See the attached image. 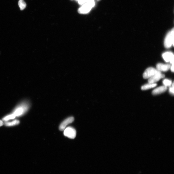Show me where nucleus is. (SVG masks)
I'll return each instance as SVG.
<instances>
[{"label": "nucleus", "instance_id": "13", "mask_svg": "<svg viewBox=\"0 0 174 174\" xmlns=\"http://www.w3.org/2000/svg\"><path fill=\"white\" fill-rule=\"evenodd\" d=\"M18 4L21 11L24 10L27 7V4L24 0H19Z\"/></svg>", "mask_w": 174, "mask_h": 174}, {"label": "nucleus", "instance_id": "17", "mask_svg": "<svg viewBox=\"0 0 174 174\" xmlns=\"http://www.w3.org/2000/svg\"><path fill=\"white\" fill-rule=\"evenodd\" d=\"M171 66L170 69L171 71L173 72H174V64H171Z\"/></svg>", "mask_w": 174, "mask_h": 174}, {"label": "nucleus", "instance_id": "10", "mask_svg": "<svg viewBox=\"0 0 174 174\" xmlns=\"http://www.w3.org/2000/svg\"><path fill=\"white\" fill-rule=\"evenodd\" d=\"M167 89V87H165L164 85L162 86L156 88V89L152 91V94L153 95L160 94L165 92Z\"/></svg>", "mask_w": 174, "mask_h": 174}, {"label": "nucleus", "instance_id": "19", "mask_svg": "<svg viewBox=\"0 0 174 174\" xmlns=\"http://www.w3.org/2000/svg\"><path fill=\"white\" fill-rule=\"evenodd\" d=\"M97 1H100V0H97Z\"/></svg>", "mask_w": 174, "mask_h": 174}, {"label": "nucleus", "instance_id": "5", "mask_svg": "<svg viewBox=\"0 0 174 174\" xmlns=\"http://www.w3.org/2000/svg\"><path fill=\"white\" fill-rule=\"evenodd\" d=\"M77 132L74 128L68 127L64 130V134L65 137L71 139H74L76 136Z\"/></svg>", "mask_w": 174, "mask_h": 174}, {"label": "nucleus", "instance_id": "8", "mask_svg": "<svg viewBox=\"0 0 174 174\" xmlns=\"http://www.w3.org/2000/svg\"><path fill=\"white\" fill-rule=\"evenodd\" d=\"M164 77H165V75L160 72L149 78L148 80V82L149 83H155L160 80L161 79Z\"/></svg>", "mask_w": 174, "mask_h": 174}, {"label": "nucleus", "instance_id": "2", "mask_svg": "<svg viewBox=\"0 0 174 174\" xmlns=\"http://www.w3.org/2000/svg\"><path fill=\"white\" fill-rule=\"evenodd\" d=\"M174 28L167 35L164 41V46L166 48H170L174 45Z\"/></svg>", "mask_w": 174, "mask_h": 174}, {"label": "nucleus", "instance_id": "1", "mask_svg": "<svg viewBox=\"0 0 174 174\" xmlns=\"http://www.w3.org/2000/svg\"><path fill=\"white\" fill-rule=\"evenodd\" d=\"M29 102L27 101L22 102L14 109L13 114L16 117L22 116L26 112H27L29 108Z\"/></svg>", "mask_w": 174, "mask_h": 174}, {"label": "nucleus", "instance_id": "3", "mask_svg": "<svg viewBox=\"0 0 174 174\" xmlns=\"http://www.w3.org/2000/svg\"><path fill=\"white\" fill-rule=\"evenodd\" d=\"M95 5L94 1L86 2L82 7L78 9V12L80 14H86L89 13Z\"/></svg>", "mask_w": 174, "mask_h": 174}, {"label": "nucleus", "instance_id": "12", "mask_svg": "<svg viewBox=\"0 0 174 174\" xmlns=\"http://www.w3.org/2000/svg\"><path fill=\"white\" fill-rule=\"evenodd\" d=\"M20 123V121L18 120H15L11 122L8 121H5L4 124L7 126H11L17 125Z\"/></svg>", "mask_w": 174, "mask_h": 174}, {"label": "nucleus", "instance_id": "9", "mask_svg": "<svg viewBox=\"0 0 174 174\" xmlns=\"http://www.w3.org/2000/svg\"><path fill=\"white\" fill-rule=\"evenodd\" d=\"M171 65L170 64L158 63L156 65V69L160 72H165L170 70Z\"/></svg>", "mask_w": 174, "mask_h": 174}, {"label": "nucleus", "instance_id": "16", "mask_svg": "<svg viewBox=\"0 0 174 174\" xmlns=\"http://www.w3.org/2000/svg\"><path fill=\"white\" fill-rule=\"evenodd\" d=\"M172 86L170 87L169 89V91L170 93L173 95H174V83H173L172 84H171Z\"/></svg>", "mask_w": 174, "mask_h": 174}, {"label": "nucleus", "instance_id": "11", "mask_svg": "<svg viewBox=\"0 0 174 174\" xmlns=\"http://www.w3.org/2000/svg\"><path fill=\"white\" fill-rule=\"evenodd\" d=\"M157 85L156 83H149L148 84L142 86L141 89L143 90L149 89L155 87Z\"/></svg>", "mask_w": 174, "mask_h": 174}, {"label": "nucleus", "instance_id": "6", "mask_svg": "<svg viewBox=\"0 0 174 174\" xmlns=\"http://www.w3.org/2000/svg\"><path fill=\"white\" fill-rule=\"evenodd\" d=\"M74 120V118L72 116L67 118L63 121L59 125V130L61 131H64L66 128V126L70 124L73 123Z\"/></svg>", "mask_w": 174, "mask_h": 174}, {"label": "nucleus", "instance_id": "18", "mask_svg": "<svg viewBox=\"0 0 174 174\" xmlns=\"http://www.w3.org/2000/svg\"><path fill=\"white\" fill-rule=\"evenodd\" d=\"M4 125V123L3 121L0 120V127Z\"/></svg>", "mask_w": 174, "mask_h": 174}, {"label": "nucleus", "instance_id": "14", "mask_svg": "<svg viewBox=\"0 0 174 174\" xmlns=\"http://www.w3.org/2000/svg\"><path fill=\"white\" fill-rule=\"evenodd\" d=\"M16 117L15 116L12 114H9V115L5 117L2 119V120L5 121H8L9 120H13V119L15 118Z\"/></svg>", "mask_w": 174, "mask_h": 174}, {"label": "nucleus", "instance_id": "7", "mask_svg": "<svg viewBox=\"0 0 174 174\" xmlns=\"http://www.w3.org/2000/svg\"><path fill=\"white\" fill-rule=\"evenodd\" d=\"M162 56L166 62H170L171 64H174V56L172 52H165L162 55Z\"/></svg>", "mask_w": 174, "mask_h": 174}, {"label": "nucleus", "instance_id": "15", "mask_svg": "<svg viewBox=\"0 0 174 174\" xmlns=\"http://www.w3.org/2000/svg\"><path fill=\"white\" fill-rule=\"evenodd\" d=\"M163 83L164 86L166 87L170 86L172 84L171 81L167 79L164 80L163 81Z\"/></svg>", "mask_w": 174, "mask_h": 174}, {"label": "nucleus", "instance_id": "4", "mask_svg": "<svg viewBox=\"0 0 174 174\" xmlns=\"http://www.w3.org/2000/svg\"><path fill=\"white\" fill-rule=\"evenodd\" d=\"M160 72L156 69L150 67L145 70L143 75V77L144 79H149Z\"/></svg>", "mask_w": 174, "mask_h": 174}]
</instances>
